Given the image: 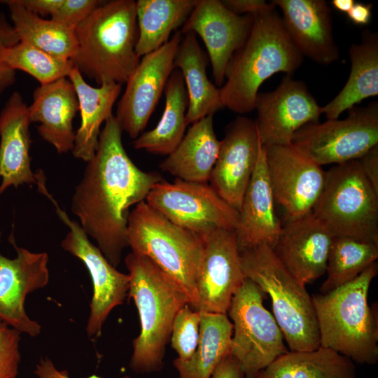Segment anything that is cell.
<instances>
[{
  "mask_svg": "<svg viewBox=\"0 0 378 378\" xmlns=\"http://www.w3.org/2000/svg\"><path fill=\"white\" fill-rule=\"evenodd\" d=\"M165 104L162 117L151 130L134 139L136 149L168 155L185 135L188 98L181 71L174 69L164 88Z\"/></svg>",
  "mask_w": 378,
  "mask_h": 378,
  "instance_id": "29",
  "label": "cell"
},
{
  "mask_svg": "<svg viewBox=\"0 0 378 378\" xmlns=\"http://www.w3.org/2000/svg\"><path fill=\"white\" fill-rule=\"evenodd\" d=\"M363 172L378 192V146L359 158Z\"/></svg>",
  "mask_w": 378,
  "mask_h": 378,
  "instance_id": "42",
  "label": "cell"
},
{
  "mask_svg": "<svg viewBox=\"0 0 378 378\" xmlns=\"http://www.w3.org/2000/svg\"><path fill=\"white\" fill-rule=\"evenodd\" d=\"M265 147L273 197L284 209L286 219L312 212L323 189L326 172L291 144Z\"/></svg>",
  "mask_w": 378,
  "mask_h": 378,
  "instance_id": "14",
  "label": "cell"
},
{
  "mask_svg": "<svg viewBox=\"0 0 378 378\" xmlns=\"http://www.w3.org/2000/svg\"><path fill=\"white\" fill-rule=\"evenodd\" d=\"M35 374L38 378H69L68 372L66 370L59 371L54 365L52 362L48 358H41L36 365ZM87 378H101L95 374H92ZM122 378H131L129 376H125Z\"/></svg>",
  "mask_w": 378,
  "mask_h": 378,
  "instance_id": "44",
  "label": "cell"
},
{
  "mask_svg": "<svg viewBox=\"0 0 378 378\" xmlns=\"http://www.w3.org/2000/svg\"><path fill=\"white\" fill-rule=\"evenodd\" d=\"M75 33L78 48L71 60L82 75L99 85L126 83L140 61L135 1H104Z\"/></svg>",
  "mask_w": 378,
  "mask_h": 378,
  "instance_id": "3",
  "label": "cell"
},
{
  "mask_svg": "<svg viewBox=\"0 0 378 378\" xmlns=\"http://www.w3.org/2000/svg\"><path fill=\"white\" fill-rule=\"evenodd\" d=\"M312 213L333 237L378 244V192L359 159L326 172L323 189Z\"/></svg>",
  "mask_w": 378,
  "mask_h": 378,
  "instance_id": "8",
  "label": "cell"
},
{
  "mask_svg": "<svg viewBox=\"0 0 378 378\" xmlns=\"http://www.w3.org/2000/svg\"><path fill=\"white\" fill-rule=\"evenodd\" d=\"M19 38L4 13H0V52L6 48L18 43ZM15 80V71L6 68L0 63V92Z\"/></svg>",
  "mask_w": 378,
  "mask_h": 378,
  "instance_id": "39",
  "label": "cell"
},
{
  "mask_svg": "<svg viewBox=\"0 0 378 378\" xmlns=\"http://www.w3.org/2000/svg\"><path fill=\"white\" fill-rule=\"evenodd\" d=\"M348 111L342 120L302 126L291 145L320 166L359 159L378 146V102L355 106Z\"/></svg>",
  "mask_w": 378,
  "mask_h": 378,
  "instance_id": "10",
  "label": "cell"
},
{
  "mask_svg": "<svg viewBox=\"0 0 378 378\" xmlns=\"http://www.w3.org/2000/svg\"><path fill=\"white\" fill-rule=\"evenodd\" d=\"M197 274L196 311L227 314L232 296L246 279L234 230L216 229L202 237Z\"/></svg>",
  "mask_w": 378,
  "mask_h": 378,
  "instance_id": "16",
  "label": "cell"
},
{
  "mask_svg": "<svg viewBox=\"0 0 378 378\" xmlns=\"http://www.w3.org/2000/svg\"><path fill=\"white\" fill-rule=\"evenodd\" d=\"M222 2L230 11L239 15H253L276 6L272 1L267 3L264 0H223Z\"/></svg>",
  "mask_w": 378,
  "mask_h": 378,
  "instance_id": "40",
  "label": "cell"
},
{
  "mask_svg": "<svg viewBox=\"0 0 378 378\" xmlns=\"http://www.w3.org/2000/svg\"><path fill=\"white\" fill-rule=\"evenodd\" d=\"M371 4L354 3L346 13L349 19L354 24L365 25L370 22L372 16Z\"/></svg>",
  "mask_w": 378,
  "mask_h": 378,
  "instance_id": "45",
  "label": "cell"
},
{
  "mask_svg": "<svg viewBox=\"0 0 378 378\" xmlns=\"http://www.w3.org/2000/svg\"><path fill=\"white\" fill-rule=\"evenodd\" d=\"M122 132L112 114L71 198V211L81 227L115 267L129 246L130 206L144 201L152 187L163 180L160 174L143 171L132 161L122 144Z\"/></svg>",
  "mask_w": 378,
  "mask_h": 378,
  "instance_id": "1",
  "label": "cell"
},
{
  "mask_svg": "<svg viewBox=\"0 0 378 378\" xmlns=\"http://www.w3.org/2000/svg\"><path fill=\"white\" fill-rule=\"evenodd\" d=\"M8 239L17 255L10 259L0 253V318L21 333L36 337L41 326L28 316L24 303L29 294L49 282L48 255L18 246L13 232Z\"/></svg>",
  "mask_w": 378,
  "mask_h": 378,
  "instance_id": "17",
  "label": "cell"
},
{
  "mask_svg": "<svg viewBox=\"0 0 378 378\" xmlns=\"http://www.w3.org/2000/svg\"><path fill=\"white\" fill-rule=\"evenodd\" d=\"M174 68L181 71L187 91L188 124L214 115L223 108L220 88L214 85L207 76L204 54L193 32L183 34L174 59Z\"/></svg>",
  "mask_w": 378,
  "mask_h": 378,
  "instance_id": "28",
  "label": "cell"
},
{
  "mask_svg": "<svg viewBox=\"0 0 378 378\" xmlns=\"http://www.w3.org/2000/svg\"><path fill=\"white\" fill-rule=\"evenodd\" d=\"M182 38L181 30L176 31L160 48L144 55L126 82L115 117L122 131L133 139L145 129L175 69L174 59Z\"/></svg>",
  "mask_w": 378,
  "mask_h": 378,
  "instance_id": "13",
  "label": "cell"
},
{
  "mask_svg": "<svg viewBox=\"0 0 378 378\" xmlns=\"http://www.w3.org/2000/svg\"><path fill=\"white\" fill-rule=\"evenodd\" d=\"M127 236L132 252L149 258L186 295L197 309V274L203 238L171 222L146 201L130 211Z\"/></svg>",
  "mask_w": 378,
  "mask_h": 378,
  "instance_id": "6",
  "label": "cell"
},
{
  "mask_svg": "<svg viewBox=\"0 0 378 378\" xmlns=\"http://www.w3.org/2000/svg\"><path fill=\"white\" fill-rule=\"evenodd\" d=\"M200 313L187 304L175 316L171 333V345L179 360H189L195 353L199 340Z\"/></svg>",
  "mask_w": 378,
  "mask_h": 378,
  "instance_id": "36",
  "label": "cell"
},
{
  "mask_svg": "<svg viewBox=\"0 0 378 378\" xmlns=\"http://www.w3.org/2000/svg\"><path fill=\"white\" fill-rule=\"evenodd\" d=\"M266 295L246 278L232 296L227 313L233 322L230 354L239 363L246 378H256L288 351L274 316L263 305Z\"/></svg>",
  "mask_w": 378,
  "mask_h": 378,
  "instance_id": "9",
  "label": "cell"
},
{
  "mask_svg": "<svg viewBox=\"0 0 378 378\" xmlns=\"http://www.w3.org/2000/svg\"><path fill=\"white\" fill-rule=\"evenodd\" d=\"M378 258V244L350 237H333L326 272L327 278L320 288L328 293L356 278Z\"/></svg>",
  "mask_w": 378,
  "mask_h": 378,
  "instance_id": "34",
  "label": "cell"
},
{
  "mask_svg": "<svg viewBox=\"0 0 378 378\" xmlns=\"http://www.w3.org/2000/svg\"><path fill=\"white\" fill-rule=\"evenodd\" d=\"M281 230L267 170L265 147L260 142L255 167L243 197L234 230L239 251L261 244L273 248Z\"/></svg>",
  "mask_w": 378,
  "mask_h": 378,
  "instance_id": "22",
  "label": "cell"
},
{
  "mask_svg": "<svg viewBox=\"0 0 378 378\" xmlns=\"http://www.w3.org/2000/svg\"><path fill=\"white\" fill-rule=\"evenodd\" d=\"M145 201L171 222L202 237L216 229L235 230L239 220V211L207 183L162 180Z\"/></svg>",
  "mask_w": 378,
  "mask_h": 378,
  "instance_id": "11",
  "label": "cell"
},
{
  "mask_svg": "<svg viewBox=\"0 0 378 378\" xmlns=\"http://www.w3.org/2000/svg\"><path fill=\"white\" fill-rule=\"evenodd\" d=\"M284 26L300 53L314 62L330 64L340 51L332 33L331 10L324 0H273Z\"/></svg>",
  "mask_w": 378,
  "mask_h": 378,
  "instance_id": "21",
  "label": "cell"
},
{
  "mask_svg": "<svg viewBox=\"0 0 378 378\" xmlns=\"http://www.w3.org/2000/svg\"><path fill=\"white\" fill-rule=\"evenodd\" d=\"M125 263L130 277L127 296L134 301L141 324V332L132 342L130 366L139 373L158 371L163 366L175 316L189 301L147 257L131 252Z\"/></svg>",
  "mask_w": 378,
  "mask_h": 378,
  "instance_id": "5",
  "label": "cell"
},
{
  "mask_svg": "<svg viewBox=\"0 0 378 378\" xmlns=\"http://www.w3.org/2000/svg\"><path fill=\"white\" fill-rule=\"evenodd\" d=\"M351 71L340 92L326 105L322 114L337 119L363 100L378 94V35L366 29L359 43L349 48Z\"/></svg>",
  "mask_w": 378,
  "mask_h": 378,
  "instance_id": "27",
  "label": "cell"
},
{
  "mask_svg": "<svg viewBox=\"0 0 378 378\" xmlns=\"http://www.w3.org/2000/svg\"><path fill=\"white\" fill-rule=\"evenodd\" d=\"M213 116L192 123L177 147L160 164L162 171L182 181L208 183L221 144Z\"/></svg>",
  "mask_w": 378,
  "mask_h": 378,
  "instance_id": "25",
  "label": "cell"
},
{
  "mask_svg": "<svg viewBox=\"0 0 378 378\" xmlns=\"http://www.w3.org/2000/svg\"><path fill=\"white\" fill-rule=\"evenodd\" d=\"M239 255L246 278L271 298L273 316L291 351L318 348V322L305 284L285 267L267 244L241 251Z\"/></svg>",
  "mask_w": 378,
  "mask_h": 378,
  "instance_id": "7",
  "label": "cell"
},
{
  "mask_svg": "<svg viewBox=\"0 0 378 378\" xmlns=\"http://www.w3.org/2000/svg\"><path fill=\"white\" fill-rule=\"evenodd\" d=\"M8 6L13 27L20 41L27 43L56 57L69 60L76 53L75 29L27 10L18 0L1 1Z\"/></svg>",
  "mask_w": 378,
  "mask_h": 378,
  "instance_id": "33",
  "label": "cell"
},
{
  "mask_svg": "<svg viewBox=\"0 0 378 378\" xmlns=\"http://www.w3.org/2000/svg\"><path fill=\"white\" fill-rule=\"evenodd\" d=\"M333 236L311 212L286 219L273 251L285 267L305 284L323 276Z\"/></svg>",
  "mask_w": 378,
  "mask_h": 378,
  "instance_id": "20",
  "label": "cell"
},
{
  "mask_svg": "<svg viewBox=\"0 0 378 378\" xmlns=\"http://www.w3.org/2000/svg\"><path fill=\"white\" fill-rule=\"evenodd\" d=\"M104 1L63 0L50 19L68 27L76 29Z\"/></svg>",
  "mask_w": 378,
  "mask_h": 378,
  "instance_id": "38",
  "label": "cell"
},
{
  "mask_svg": "<svg viewBox=\"0 0 378 378\" xmlns=\"http://www.w3.org/2000/svg\"><path fill=\"white\" fill-rule=\"evenodd\" d=\"M27 10L38 15L40 17L50 15L57 11L63 0H18Z\"/></svg>",
  "mask_w": 378,
  "mask_h": 378,
  "instance_id": "43",
  "label": "cell"
},
{
  "mask_svg": "<svg viewBox=\"0 0 378 378\" xmlns=\"http://www.w3.org/2000/svg\"><path fill=\"white\" fill-rule=\"evenodd\" d=\"M354 3V0H333L331 1L335 9L346 13L350 10Z\"/></svg>",
  "mask_w": 378,
  "mask_h": 378,
  "instance_id": "46",
  "label": "cell"
},
{
  "mask_svg": "<svg viewBox=\"0 0 378 378\" xmlns=\"http://www.w3.org/2000/svg\"><path fill=\"white\" fill-rule=\"evenodd\" d=\"M253 15H237L220 0H197L182 27L185 34L192 31L202 39L209 57L214 82L221 87L227 65L235 52L246 40Z\"/></svg>",
  "mask_w": 378,
  "mask_h": 378,
  "instance_id": "19",
  "label": "cell"
},
{
  "mask_svg": "<svg viewBox=\"0 0 378 378\" xmlns=\"http://www.w3.org/2000/svg\"><path fill=\"white\" fill-rule=\"evenodd\" d=\"M256 378H357L353 361L328 348L288 351Z\"/></svg>",
  "mask_w": 378,
  "mask_h": 378,
  "instance_id": "31",
  "label": "cell"
},
{
  "mask_svg": "<svg viewBox=\"0 0 378 378\" xmlns=\"http://www.w3.org/2000/svg\"><path fill=\"white\" fill-rule=\"evenodd\" d=\"M78 111L76 92L66 77L36 88L28 106L30 122L39 123L38 134L59 154L74 149L73 120Z\"/></svg>",
  "mask_w": 378,
  "mask_h": 378,
  "instance_id": "24",
  "label": "cell"
},
{
  "mask_svg": "<svg viewBox=\"0 0 378 378\" xmlns=\"http://www.w3.org/2000/svg\"><path fill=\"white\" fill-rule=\"evenodd\" d=\"M276 6L253 15L244 44L232 55L220 88L223 108L244 114L255 110L262 83L276 73L291 76L303 56L290 40Z\"/></svg>",
  "mask_w": 378,
  "mask_h": 378,
  "instance_id": "2",
  "label": "cell"
},
{
  "mask_svg": "<svg viewBox=\"0 0 378 378\" xmlns=\"http://www.w3.org/2000/svg\"><path fill=\"white\" fill-rule=\"evenodd\" d=\"M0 63L10 70L19 69L29 74L41 85L68 77L74 67L71 59L56 57L22 41L3 48Z\"/></svg>",
  "mask_w": 378,
  "mask_h": 378,
  "instance_id": "35",
  "label": "cell"
},
{
  "mask_svg": "<svg viewBox=\"0 0 378 378\" xmlns=\"http://www.w3.org/2000/svg\"><path fill=\"white\" fill-rule=\"evenodd\" d=\"M377 274V262L354 280L312 297L320 335V346L360 364L378 360L377 307L368 302L369 288Z\"/></svg>",
  "mask_w": 378,
  "mask_h": 378,
  "instance_id": "4",
  "label": "cell"
},
{
  "mask_svg": "<svg viewBox=\"0 0 378 378\" xmlns=\"http://www.w3.org/2000/svg\"><path fill=\"white\" fill-rule=\"evenodd\" d=\"M200 323L197 349L192 357L173 363L180 378H211L220 362L231 352L233 332L227 314L200 312Z\"/></svg>",
  "mask_w": 378,
  "mask_h": 378,
  "instance_id": "32",
  "label": "cell"
},
{
  "mask_svg": "<svg viewBox=\"0 0 378 378\" xmlns=\"http://www.w3.org/2000/svg\"><path fill=\"white\" fill-rule=\"evenodd\" d=\"M30 122L28 106L20 92H13L0 113V195L10 186L37 183L31 168Z\"/></svg>",
  "mask_w": 378,
  "mask_h": 378,
  "instance_id": "23",
  "label": "cell"
},
{
  "mask_svg": "<svg viewBox=\"0 0 378 378\" xmlns=\"http://www.w3.org/2000/svg\"><path fill=\"white\" fill-rule=\"evenodd\" d=\"M211 378H246L238 360L231 354L225 357L215 368Z\"/></svg>",
  "mask_w": 378,
  "mask_h": 378,
  "instance_id": "41",
  "label": "cell"
},
{
  "mask_svg": "<svg viewBox=\"0 0 378 378\" xmlns=\"http://www.w3.org/2000/svg\"><path fill=\"white\" fill-rule=\"evenodd\" d=\"M41 192L54 204L56 213L69 227L61 241L62 248L79 258L89 271L93 285L90 314L87 321L86 332L90 338L101 335L102 328L113 308L120 305L127 296L130 277L129 274L116 270L104 256L100 249L89 240L80 225L71 220L44 188Z\"/></svg>",
  "mask_w": 378,
  "mask_h": 378,
  "instance_id": "12",
  "label": "cell"
},
{
  "mask_svg": "<svg viewBox=\"0 0 378 378\" xmlns=\"http://www.w3.org/2000/svg\"><path fill=\"white\" fill-rule=\"evenodd\" d=\"M20 334L0 318V378H15L21 359Z\"/></svg>",
  "mask_w": 378,
  "mask_h": 378,
  "instance_id": "37",
  "label": "cell"
},
{
  "mask_svg": "<svg viewBox=\"0 0 378 378\" xmlns=\"http://www.w3.org/2000/svg\"><path fill=\"white\" fill-rule=\"evenodd\" d=\"M255 120L259 139L265 146L290 145L297 130L319 122L320 106L305 83L284 76L275 90L258 93Z\"/></svg>",
  "mask_w": 378,
  "mask_h": 378,
  "instance_id": "15",
  "label": "cell"
},
{
  "mask_svg": "<svg viewBox=\"0 0 378 378\" xmlns=\"http://www.w3.org/2000/svg\"><path fill=\"white\" fill-rule=\"evenodd\" d=\"M197 0H138L136 54L144 56L166 43L172 32L183 26Z\"/></svg>",
  "mask_w": 378,
  "mask_h": 378,
  "instance_id": "30",
  "label": "cell"
},
{
  "mask_svg": "<svg viewBox=\"0 0 378 378\" xmlns=\"http://www.w3.org/2000/svg\"><path fill=\"white\" fill-rule=\"evenodd\" d=\"M260 144L255 120L239 115L225 128L209 181L238 211L255 167Z\"/></svg>",
  "mask_w": 378,
  "mask_h": 378,
  "instance_id": "18",
  "label": "cell"
},
{
  "mask_svg": "<svg viewBox=\"0 0 378 378\" xmlns=\"http://www.w3.org/2000/svg\"><path fill=\"white\" fill-rule=\"evenodd\" d=\"M68 78L76 92L81 118L80 127L75 133L72 153L74 157L88 162L94 155L100 127L113 114V107L121 92L122 85L108 83L93 87L85 82L75 66Z\"/></svg>",
  "mask_w": 378,
  "mask_h": 378,
  "instance_id": "26",
  "label": "cell"
}]
</instances>
